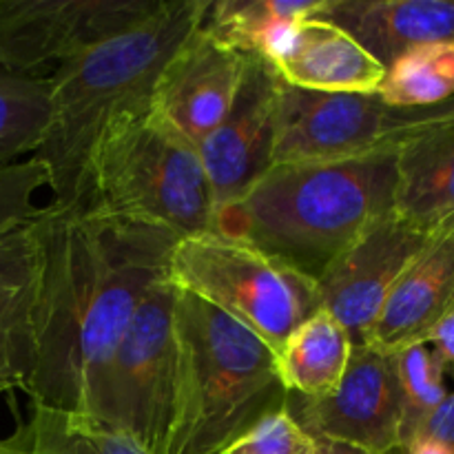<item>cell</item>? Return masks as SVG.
Returning a JSON list of instances; mask_svg holds the SVG:
<instances>
[{"mask_svg": "<svg viewBox=\"0 0 454 454\" xmlns=\"http://www.w3.org/2000/svg\"><path fill=\"white\" fill-rule=\"evenodd\" d=\"M43 247L31 403L80 412L89 384L146 293L168 278L177 235L98 208L38 215Z\"/></svg>", "mask_w": 454, "mask_h": 454, "instance_id": "6da1fadb", "label": "cell"}, {"mask_svg": "<svg viewBox=\"0 0 454 454\" xmlns=\"http://www.w3.org/2000/svg\"><path fill=\"white\" fill-rule=\"evenodd\" d=\"M208 0H164L133 29L89 49L49 75L51 115L31 158L49 176L56 211L89 204V162L106 129L151 106L155 82L176 49L202 25Z\"/></svg>", "mask_w": 454, "mask_h": 454, "instance_id": "7a4b0ae2", "label": "cell"}, {"mask_svg": "<svg viewBox=\"0 0 454 454\" xmlns=\"http://www.w3.org/2000/svg\"><path fill=\"white\" fill-rule=\"evenodd\" d=\"M397 146L337 162L279 164L215 215V233L239 239L317 282L380 217L395 211Z\"/></svg>", "mask_w": 454, "mask_h": 454, "instance_id": "3957f363", "label": "cell"}, {"mask_svg": "<svg viewBox=\"0 0 454 454\" xmlns=\"http://www.w3.org/2000/svg\"><path fill=\"white\" fill-rule=\"evenodd\" d=\"M177 393L167 454H220L288 393L266 341L177 288Z\"/></svg>", "mask_w": 454, "mask_h": 454, "instance_id": "277c9868", "label": "cell"}, {"mask_svg": "<svg viewBox=\"0 0 454 454\" xmlns=\"http://www.w3.org/2000/svg\"><path fill=\"white\" fill-rule=\"evenodd\" d=\"M87 208L133 217L177 238L215 231V202L200 151L153 109L111 124L89 162Z\"/></svg>", "mask_w": 454, "mask_h": 454, "instance_id": "5b68a950", "label": "cell"}, {"mask_svg": "<svg viewBox=\"0 0 454 454\" xmlns=\"http://www.w3.org/2000/svg\"><path fill=\"white\" fill-rule=\"evenodd\" d=\"M168 282L247 326L273 353L322 309L315 279L215 231L177 239Z\"/></svg>", "mask_w": 454, "mask_h": 454, "instance_id": "8992f818", "label": "cell"}, {"mask_svg": "<svg viewBox=\"0 0 454 454\" xmlns=\"http://www.w3.org/2000/svg\"><path fill=\"white\" fill-rule=\"evenodd\" d=\"M177 288L162 279L142 300L84 395L82 415L167 454L177 393Z\"/></svg>", "mask_w": 454, "mask_h": 454, "instance_id": "52a82bcc", "label": "cell"}, {"mask_svg": "<svg viewBox=\"0 0 454 454\" xmlns=\"http://www.w3.org/2000/svg\"><path fill=\"white\" fill-rule=\"evenodd\" d=\"M164 0H0V69L49 78L133 29Z\"/></svg>", "mask_w": 454, "mask_h": 454, "instance_id": "ba28073f", "label": "cell"}, {"mask_svg": "<svg viewBox=\"0 0 454 454\" xmlns=\"http://www.w3.org/2000/svg\"><path fill=\"white\" fill-rule=\"evenodd\" d=\"M286 408L313 439L348 443L368 454L402 446V386L395 353L353 346L340 386L326 397L288 395Z\"/></svg>", "mask_w": 454, "mask_h": 454, "instance_id": "9c48e42d", "label": "cell"}, {"mask_svg": "<svg viewBox=\"0 0 454 454\" xmlns=\"http://www.w3.org/2000/svg\"><path fill=\"white\" fill-rule=\"evenodd\" d=\"M428 239L393 211L368 226L319 275V306L344 328L350 344H366L390 291Z\"/></svg>", "mask_w": 454, "mask_h": 454, "instance_id": "30bf717a", "label": "cell"}, {"mask_svg": "<svg viewBox=\"0 0 454 454\" xmlns=\"http://www.w3.org/2000/svg\"><path fill=\"white\" fill-rule=\"evenodd\" d=\"M282 78L262 56H247L229 114L198 145L211 184L215 215L242 200L273 167Z\"/></svg>", "mask_w": 454, "mask_h": 454, "instance_id": "8fae6325", "label": "cell"}, {"mask_svg": "<svg viewBox=\"0 0 454 454\" xmlns=\"http://www.w3.org/2000/svg\"><path fill=\"white\" fill-rule=\"evenodd\" d=\"M388 106L380 93L279 89L273 167L357 158L380 149Z\"/></svg>", "mask_w": 454, "mask_h": 454, "instance_id": "7c38bea8", "label": "cell"}, {"mask_svg": "<svg viewBox=\"0 0 454 454\" xmlns=\"http://www.w3.org/2000/svg\"><path fill=\"white\" fill-rule=\"evenodd\" d=\"M244 69L247 53L222 44L200 25L164 65L151 109L198 146L229 114Z\"/></svg>", "mask_w": 454, "mask_h": 454, "instance_id": "4fadbf2b", "label": "cell"}, {"mask_svg": "<svg viewBox=\"0 0 454 454\" xmlns=\"http://www.w3.org/2000/svg\"><path fill=\"white\" fill-rule=\"evenodd\" d=\"M38 215L0 238V393H25L34 372L43 288Z\"/></svg>", "mask_w": 454, "mask_h": 454, "instance_id": "5bb4252c", "label": "cell"}, {"mask_svg": "<svg viewBox=\"0 0 454 454\" xmlns=\"http://www.w3.org/2000/svg\"><path fill=\"white\" fill-rule=\"evenodd\" d=\"M454 306V226L433 235L390 291L366 344L397 353L426 344Z\"/></svg>", "mask_w": 454, "mask_h": 454, "instance_id": "9a60e30c", "label": "cell"}, {"mask_svg": "<svg viewBox=\"0 0 454 454\" xmlns=\"http://www.w3.org/2000/svg\"><path fill=\"white\" fill-rule=\"evenodd\" d=\"M313 18L346 31L384 69L411 49L454 43V0H324Z\"/></svg>", "mask_w": 454, "mask_h": 454, "instance_id": "2e32d148", "label": "cell"}, {"mask_svg": "<svg viewBox=\"0 0 454 454\" xmlns=\"http://www.w3.org/2000/svg\"><path fill=\"white\" fill-rule=\"evenodd\" d=\"M284 84L326 93H375L386 69L340 27L309 18L270 58Z\"/></svg>", "mask_w": 454, "mask_h": 454, "instance_id": "e0dca14e", "label": "cell"}, {"mask_svg": "<svg viewBox=\"0 0 454 454\" xmlns=\"http://www.w3.org/2000/svg\"><path fill=\"white\" fill-rule=\"evenodd\" d=\"M395 213L419 233L454 226V127L426 129L397 145Z\"/></svg>", "mask_w": 454, "mask_h": 454, "instance_id": "ac0fdd59", "label": "cell"}, {"mask_svg": "<svg viewBox=\"0 0 454 454\" xmlns=\"http://www.w3.org/2000/svg\"><path fill=\"white\" fill-rule=\"evenodd\" d=\"M353 344L324 309L295 328L275 353L278 375L288 395L319 399L340 386Z\"/></svg>", "mask_w": 454, "mask_h": 454, "instance_id": "d6986e66", "label": "cell"}, {"mask_svg": "<svg viewBox=\"0 0 454 454\" xmlns=\"http://www.w3.org/2000/svg\"><path fill=\"white\" fill-rule=\"evenodd\" d=\"M7 454H151L124 430L82 412L31 403L27 421L0 439Z\"/></svg>", "mask_w": 454, "mask_h": 454, "instance_id": "ffe728a7", "label": "cell"}, {"mask_svg": "<svg viewBox=\"0 0 454 454\" xmlns=\"http://www.w3.org/2000/svg\"><path fill=\"white\" fill-rule=\"evenodd\" d=\"M322 7L324 0H217L208 3L202 27L226 47L260 56L275 27L309 20Z\"/></svg>", "mask_w": 454, "mask_h": 454, "instance_id": "44dd1931", "label": "cell"}, {"mask_svg": "<svg viewBox=\"0 0 454 454\" xmlns=\"http://www.w3.org/2000/svg\"><path fill=\"white\" fill-rule=\"evenodd\" d=\"M49 78L0 69V168L31 158L51 115Z\"/></svg>", "mask_w": 454, "mask_h": 454, "instance_id": "7402d4cb", "label": "cell"}, {"mask_svg": "<svg viewBox=\"0 0 454 454\" xmlns=\"http://www.w3.org/2000/svg\"><path fill=\"white\" fill-rule=\"evenodd\" d=\"M388 109H424L454 96V43L411 49L386 69L377 89Z\"/></svg>", "mask_w": 454, "mask_h": 454, "instance_id": "603a6c76", "label": "cell"}, {"mask_svg": "<svg viewBox=\"0 0 454 454\" xmlns=\"http://www.w3.org/2000/svg\"><path fill=\"white\" fill-rule=\"evenodd\" d=\"M395 359L402 386V450L448 397L443 381L448 366L430 344H415L397 350Z\"/></svg>", "mask_w": 454, "mask_h": 454, "instance_id": "cb8c5ba5", "label": "cell"}, {"mask_svg": "<svg viewBox=\"0 0 454 454\" xmlns=\"http://www.w3.org/2000/svg\"><path fill=\"white\" fill-rule=\"evenodd\" d=\"M47 186V168L35 158L0 168V238L43 211V207L35 204V195Z\"/></svg>", "mask_w": 454, "mask_h": 454, "instance_id": "d4e9b609", "label": "cell"}, {"mask_svg": "<svg viewBox=\"0 0 454 454\" xmlns=\"http://www.w3.org/2000/svg\"><path fill=\"white\" fill-rule=\"evenodd\" d=\"M313 450L315 439L284 406L262 417L220 454H313Z\"/></svg>", "mask_w": 454, "mask_h": 454, "instance_id": "484cf974", "label": "cell"}, {"mask_svg": "<svg viewBox=\"0 0 454 454\" xmlns=\"http://www.w3.org/2000/svg\"><path fill=\"white\" fill-rule=\"evenodd\" d=\"M442 127H454V96L450 100L424 106V109H388L381 146H395L399 140L412 136V133Z\"/></svg>", "mask_w": 454, "mask_h": 454, "instance_id": "4316f807", "label": "cell"}, {"mask_svg": "<svg viewBox=\"0 0 454 454\" xmlns=\"http://www.w3.org/2000/svg\"><path fill=\"white\" fill-rule=\"evenodd\" d=\"M415 437L437 439V442L446 443V446H450L454 450V393H448L442 406L424 421V426L417 430Z\"/></svg>", "mask_w": 454, "mask_h": 454, "instance_id": "83f0119b", "label": "cell"}, {"mask_svg": "<svg viewBox=\"0 0 454 454\" xmlns=\"http://www.w3.org/2000/svg\"><path fill=\"white\" fill-rule=\"evenodd\" d=\"M426 344L433 346L434 353L443 359L448 368L454 364V306L446 313V317L433 328L428 341Z\"/></svg>", "mask_w": 454, "mask_h": 454, "instance_id": "f1b7e54d", "label": "cell"}, {"mask_svg": "<svg viewBox=\"0 0 454 454\" xmlns=\"http://www.w3.org/2000/svg\"><path fill=\"white\" fill-rule=\"evenodd\" d=\"M397 454H454V450L446 443L430 437H415L406 443Z\"/></svg>", "mask_w": 454, "mask_h": 454, "instance_id": "f546056e", "label": "cell"}, {"mask_svg": "<svg viewBox=\"0 0 454 454\" xmlns=\"http://www.w3.org/2000/svg\"><path fill=\"white\" fill-rule=\"evenodd\" d=\"M313 454H368L359 448L348 446V443L340 442H326V439H315Z\"/></svg>", "mask_w": 454, "mask_h": 454, "instance_id": "4dcf8cb0", "label": "cell"}, {"mask_svg": "<svg viewBox=\"0 0 454 454\" xmlns=\"http://www.w3.org/2000/svg\"><path fill=\"white\" fill-rule=\"evenodd\" d=\"M0 454H7V452H4V450H3V446H0Z\"/></svg>", "mask_w": 454, "mask_h": 454, "instance_id": "1f68e13d", "label": "cell"}, {"mask_svg": "<svg viewBox=\"0 0 454 454\" xmlns=\"http://www.w3.org/2000/svg\"><path fill=\"white\" fill-rule=\"evenodd\" d=\"M450 371H452V377H454V364L450 366Z\"/></svg>", "mask_w": 454, "mask_h": 454, "instance_id": "d6a6232c", "label": "cell"}]
</instances>
